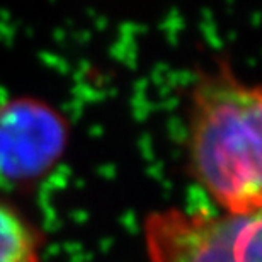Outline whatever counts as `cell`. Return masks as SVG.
<instances>
[{
  "instance_id": "cell-1",
  "label": "cell",
  "mask_w": 262,
  "mask_h": 262,
  "mask_svg": "<svg viewBox=\"0 0 262 262\" xmlns=\"http://www.w3.org/2000/svg\"><path fill=\"white\" fill-rule=\"evenodd\" d=\"M189 150L194 174L223 211L262 209V87L227 68L192 91Z\"/></svg>"
},
{
  "instance_id": "cell-2",
  "label": "cell",
  "mask_w": 262,
  "mask_h": 262,
  "mask_svg": "<svg viewBox=\"0 0 262 262\" xmlns=\"http://www.w3.org/2000/svg\"><path fill=\"white\" fill-rule=\"evenodd\" d=\"M145 245L150 262H262V209H162L146 218Z\"/></svg>"
},
{
  "instance_id": "cell-3",
  "label": "cell",
  "mask_w": 262,
  "mask_h": 262,
  "mask_svg": "<svg viewBox=\"0 0 262 262\" xmlns=\"http://www.w3.org/2000/svg\"><path fill=\"white\" fill-rule=\"evenodd\" d=\"M67 123L58 111L33 97L0 106V177L34 181L58 160L67 143Z\"/></svg>"
},
{
  "instance_id": "cell-4",
  "label": "cell",
  "mask_w": 262,
  "mask_h": 262,
  "mask_svg": "<svg viewBox=\"0 0 262 262\" xmlns=\"http://www.w3.org/2000/svg\"><path fill=\"white\" fill-rule=\"evenodd\" d=\"M41 235L12 206L0 201V262H41Z\"/></svg>"
}]
</instances>
